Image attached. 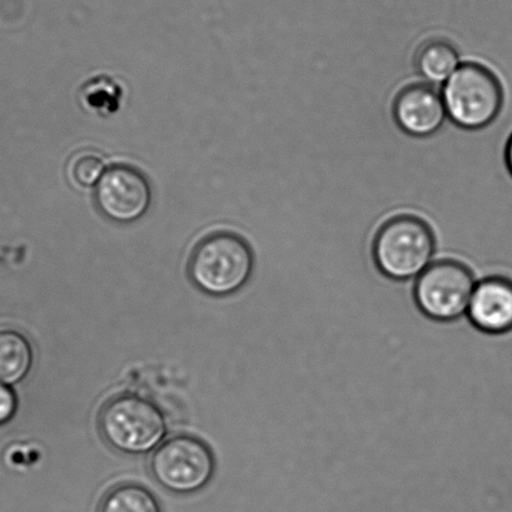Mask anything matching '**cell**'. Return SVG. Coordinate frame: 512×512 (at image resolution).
<instances>
[{"instance_id":"cell-7","label":"cell","mask_w":512,"mask_h":512,"mask_svg":"<svg viewBox=\"0 0 512 512\" xmlns=\"http://www.w3.org/2000/svg\"><path fill=\"white\" fill-rule=\"evenodd\" d=\"M96 202L104 217L122 225L137 222L152 203V188L139 169L128 164L107 168L96 186Z\"/></svg>"},{"instance_id":"cell-2","label":"cell","mask_w":512,"mask_h":512,"mask_svg":"<svg viewBox=\"0 0 512 512\" xmlns=\"http://www.w3.org/2000/svg\"><path fill=\"white\" fill-rule=\"evenodd\" d=\"M436 238L429 223L412 215L387 220L372 243V257L379 271L390 280L417 278L432 263Z\"/></svg>"},{"instance_id":"cell-13","label":"cell","mask_w":512,"mask_h":512,"mask_svg":"<svg viewBox=\"0 0 512 512\" xmlns=\"http://www.w3.org/2000/svg\"><path fill=\"white\" fill-rule=\"evenodd\" d=\"M106 171L104 159L93 151L78 152L68 162V177L79 187L97 186Z\"/></svg>"},{"instance_id":"cell-5","label":"cell","mask_w":512,"mask_h":512,"mask_svg":"<svg viewBox=\"0 0 512 512\" xmlns=\"http://www.w3.org/2000/svg\"><path fill=\"white\" fill-rule=\"evenodd\" d=\"M216 461L205 442L191 435L171 437L154 451L151 472L159 485L178 495L195 494L210 484Z\"/></svg>"},{"instance_id":"cell-8","label":"cell","mask_w":512,"mask_h":512,"mask_svg":"<svg viewBox=\"0 0 512 512\" xmlns=\"http://www.w3.org/2000/svg\"><path fill=\"white\" fill-rule=\"evenodd\" d=\"M392 116L402 132L415 138L434 136L447 118L441 93L427 83L402 89L392 106Z\"/></svg>"},{"instance_id":"cell-14","label":"cell","mask_w":512,"mask_h":512,"mask_svg":"<svg viewBox=\"0 0 512 512\" xmlns=\"http://www.w3.org/2000/svg\"><path fill=\"white\" fill-rule=\"evenodd\" d=\"M17 411V397L7 385L0 382V425L6 424Z\"/></svg>"},{"instance_id":"cell-3","label":"cell","mask_w":512,"mask_h":512,"mask_svg":"<svg viewBox=\"0 0 512 512\" xmlns=\"http://www.w3.org/2000/svg\"><path fill=\"white\" fill-rule=\"evenodd\" d=\"M440 93L447 118L466 131L489 127L504 107V88L500 79L480 63H462L444 83Z\"/></svg>"},{"instance_id":"cell-4","label":"cell","mask_w":512,"mask_h":512,"mask_svg":"<svg viewBox=\"0 0 512 512\" xmlns=\"http://www.w3.org/2000/svg\"><path fill=\"white\" fill-rule=\"evenodd\" d=\"M99 431L109 445L122 454L144 455L157 449L167 435V421L154 402L142 396L123 394L102 407Z\"/></svg>"},{"instance_id":"cell-12","label":"cell","mask_w":512,"mask_h":512,"mask_svg":"<svg viewBox=\"0 0 512 512\" xmlns=\"http://www.w3.org/2000/svg\"><path fill=\"white\" fill-rule=\"evenodd\" d=\"M99 512H162L157 497L138 484H122L103 497Z\"/></svg>"},{"instance_id":"cell-10","label":"cell","mask_w":512,"mask_h":512,"mask_svg":"<svg viewBox=\"0 0 512 512\" xmlns=\"http://www.w3.org/2000/svg\"><path fill=\"white\" fill-rule=\"evenodd\" d=\"M460 54L454 44L445 39H431L417 51L415 68L419 76L430 86H439L461 66Z\"/></svg>"},{"instance_id":"cell-6","label":"cell","mask_w":512,"mask_h":512,"mask_svg":"<svg viewBox=\"0 0 512 512\" xmlns=\"http://www.w3.org/2000/svg\"><path fill=\"white\" fill-rule=\"evenodd\" d=\"M475 286L474 275L464 263L442 260L432 262L417 277L414 298L426 317L450 322L467 312Z\"/></svg>"},{"instance_id":"cell-9","label":"cell","mask_w":512,"mask_h":512,"mask_svg":"<svg viewBox=\"0 0 512 512\" xmlns=\"http://www.w3.org/2000/svg\"><path fill=\"white\" fill-rule=\"evenodd\" d=\"M467 316L477 330L489 335L512 331V280L491 276L476 283Z\"/></svg>"},{"instance_id":"cell-11","label":"cell","mask_w":512,"mask_h":512,"mask_svg":"<svg viewBox=\"0 0 512 512\" xmlns=\"http://www.w3.org/2000/svg\"><path fill=\"white\" fill-rule=\"evenodd\" d=\"M32 365L33 349L28 338L11 328L0 330V382L18 384L29 374Z\"/></svg>"},{"instance_id":"cell-1","label":"cell","mask_w":512,"mask_h":512,"mask_svg":"<svg viewBox=\"0 0 512 512\" xmlns=\"http://www.w3.org/2000/svg\"><path fill=\"white\" fill-rule=\"evenodd\" d=\"M255 266L252 248L232 232L203 238L188 262V276L198 290L213 297L233 295L250 281Z\"/></svg>"},{"instance_id":"cell-15","label":"cell","mask_w":512,"mask_h":512,"mask_svg":"<svg viewBox=\"0 0 512 512\" xmlns=\"http://www.w3.org/2000/svg\"><path fill=\"white\" fill-rule=\"evenodd\" d=\"M504 159L507 171H509L510 176L512 177V133L505 144Z\"/></svg>"}]
</instances>
